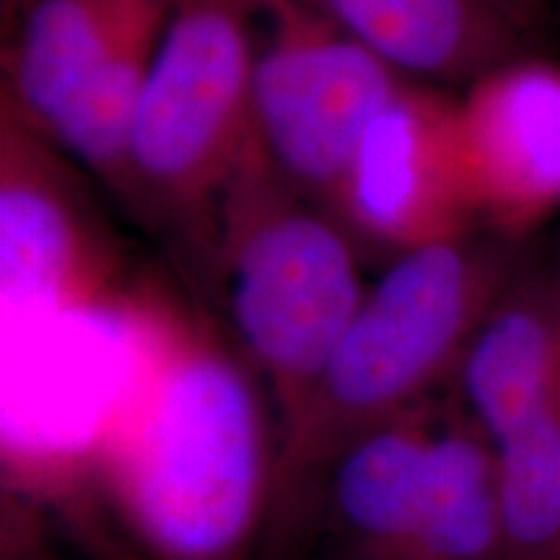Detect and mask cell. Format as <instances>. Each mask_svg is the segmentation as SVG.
<instances>
[{"label":"cell","mask_w":560,"mask_h":560,"mask_svg":"<svg viewBox=\"0 0 560 560\" xmlns=\"http://www.w3.org/2000/svg\"><path fill=\"white\" fill-rule=\"evenodd\" d=\"M130 374L91 441L104 506L138 560H249L278 441L268 395L210 325L145 293L122 306Z\"/></svg>","instance_id":"obj_1"},{"label":"cell","mask_w":560,"mask_h":560,"mask_svg":"<svg viewBox=\"0 0 560 560\" xmlns=\"http://www.w3.org/2000/svg\"><path fill=\"white\" fill-rule=\"evenodd\" d=\"M509 291L506 265L465 236L397 255L350 319L299 418L278 436L268 527H299L355 433L425 402Z\"/></svg>","instance_id":"obj_2"},{"label":"cell","mask_w":560,"mask_h":560,"mask_svg":"<svg viewBox=\"0 0 560 560\" xmlns=\"http://www.w3.org/2000/svg\"><path fill=\"white\" fill-rule=\"evenodd\" d=\"M210 223L234 348L262 382L280 436L366 296L353 236L293 190L255 143Z\"/></svg>","instance_id":"obj_3"},{"label":"cell","mask_w":560,"mask_h":560,"mask_svg":"<svg viewBox=\"0 0 560 560\" xmlns=\"http://www.w3.org/2000/svg\"><path fill=\"white\" fill-rule=\"evenodd\" d=\"M255 0H172L132 120L122 192L213 213L252 145Z\"/></svg>","instance_id":"obj_4"},{"label":"cell","mask_w":560,"mask_h":560,"mask_svg":"<svg viewBox=\"0 0 560 560\" xmlns=\"http://www.w3.org/2000/svg\"><path fill=\"white\" fill-rule=\"evenodd\" d=\"M255 11L252 140L332 215L369 125L408 79L304 0H255Z\"/></svg>","instance_id":"obj_5"},{"label":"cell","mask_w":560,"mask_h":560,"mask_svg":"<svg viewBox=\"0 0 560 560\" xmlns=\"http://www.w3.org/2000/svg\"><path fill=\"white\" fill-rule=\"evenodd\" d=\"M335 219L389 255L465 236L475 221L457 100L405 81L363 136Z\"/></svg>","instance_id":"obj_6"},{"label":"cell","mask_w":560,"mask_h":560,"mask_svg":"<svg viewBox=\"0 0 560 560\" xmlns=\"http://www.w3.org/2000/svg\"><path fill=\"white\" fill-rule=\"evenodd\" d=\"M50 138L3 107L0 289L13 310L102 312L115 306L117 257Z\"/></svg>","instance_id":"obj_7"},{"label":"cell","mask_w":560,"mask_h":560,"mask_svg":"<svg viewBox=\"0 0 560 560\" xmlns=\"http://www.w3.org/2000/svg\"><path fill=\"white\" fill-rule=\"evenodd\" d=\"M475 219L522 234L560 208V66L511 58L457 100Z\"/></svg>","instance_id":"obj_8"},{"label":"cell","mask_w":560,"mask_h":560,"mask_svg":"<svg viewBox=\"0 0 560 560\" xmlns=\"http://www.w3.org/2000/svg\"><path fill=\"white\" fill-rule=\"evenodd\" d=\"M441 420L423 402L355 433L335 452L319 493L350 560L402 558Z\"/></svg>","instance_id":"obj_9"},{"label":"cell","mask_w":560,"mask_h":560,"mask_svg":"<svg viewBox=\"0 0 560 560\" xmlns=\"http://www.w3.org/2000/svg\"><path fill=\"white\" fill-rule=\"evenodd\" d=\"M454 382L465 418L499 444L560 402L558 285L509 289L467 342Z\"/></svg>","instance_id":"obj_10"},{"label":"cell","mask_w":560,"mask_h":560,"mask_svg":"<svg viewBox=\"0 0 560 560\" xmlns=\"http://www.w3.org/2000/svg\"><path fill=\"white\" fill-rule=\"evenodd\" d=\"M402 79L467 86L516 58L514 24L486 0H304Z\"/></svg>","instance_id":"obj_11"},{"label":"cell","mask_w":560,"mask_h":560,"mask_svg":"<svg viewBox=\"0 0 560 560\" xmlns=\"http://www.w3.org/2000/svg\"><path fill=\"white\" fill-rule=\"evenodd\" d=\"M172 0H132L47 138L122 192L132 120Z\"/></svg>","instance_id":"obj_12"},{"label":"cell","mask_w":560,"mask_h":560,"mask_svg":"<svg viewBox=\"0 0 560 560\" xmlns=\"http://www.w3.org/2000/svg\"><path fill=\"white\" fill-rule=\"evenodd\" d=\"M132 0H26L11 50L9 107L32 130L50 136L91 62ZM16 13V16H19Z\"/></svg>","instance_id":"obj_13"},{"label":"cell","mask_w":560,"mask_h":560,"mask_svg":"<svg viewBox=\"0 0 560 560\" xmlns=\"http://www.w3.org/2000/svg\"><path fill=\"white\" fill-rule=\"evenodd\" d=\"M400 560H501L495 452L465 416L441 420Z\"/></svg>","instance_id":"obj_14"},{"label":"cell","mask_w":560,"mask_h":560,"mask_svg":"<svg viewBox=\"0 0 560 560\" xmlns=\"http://www.w3.org/2000/svg\"><path fill=\"white\" fill-rule=\"evenodd\" d=\"M493 452L501 560H560V402Z\"/></svg>","instance_id":"obj_15"},{"label":"cell","mask_w":560,"mask_h":560,"mask_svg":"<svg viewBox=\"0 0 560 560\" xmlns=\"http://www.w3.org/2000/svg\"><path fill=\"white\" fill-rule=\"evenodd\" d=\"M488 5H493L495 11L501 13V16H506L511 24H516V21H522L527 16V11L532 9V3L535 0H486Z\"/></svg>","instance_id":"obj_16"},{"label":"cell","mask_w":560,"mask_h":560,"mask_svg":"<svg viewBox=\"0 0 560 560\" xmlns=\"http://www.w3.org/2000/svg\"><path fill=\"white\" fill-rule=\"evenodd\" d=\"M26 0H3V16H16V13L21 11V5H24Z\"/></svg>","instance_id":"obj_17"},{"label":"cell","mask_w":560,"mask_h":560,"mask_svg":"<svg viewBox=\"0 0 560 560\" xmlns=\"http://www.w3.org/2000/svg\"><path fill=\"white\" fill-rule=\"evenodd\" d=\"M556 285H558V293H560V280H558V283H556Z\"/></svg>","instance_id":"obj_18"}]
</instances>
